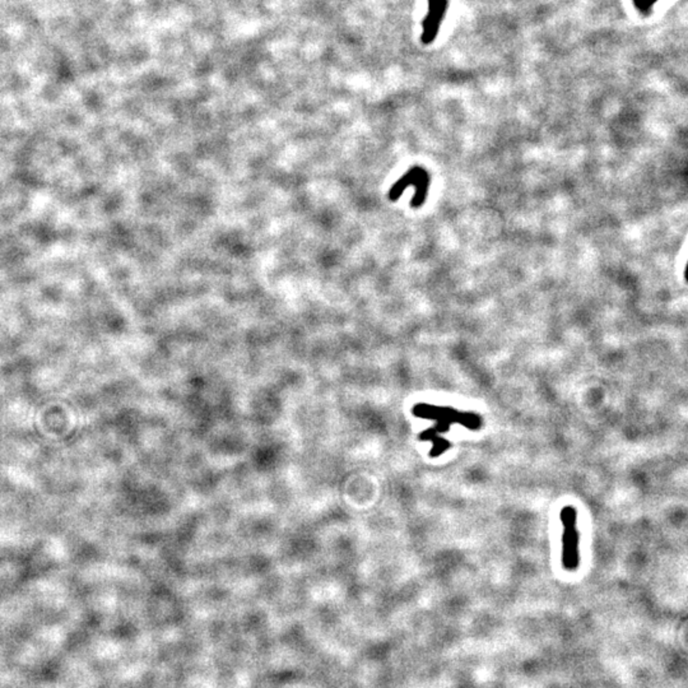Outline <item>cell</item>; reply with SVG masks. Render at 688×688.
<instances>
[{
    "mask_svg": "<svg viewBox=\"0 0 688 688\" xmlns=\"http://www.w3.org/2000/svg\"><path fill=\"white\" fill-rule=\"evenodd\" d=\"M561 521L563 525V552L562 561L565 569L572 571L578 566V512L572 506H566L561 511Z\"/></svg>",
    "mask_w": 688,
    "mask_h": 688,
    "instance_id": "6da1fadb",
    "label": "cell"
},
{
    "mask_svg": "<svg viewBox=\"0 0 688 688\" xmlns=\"http://www.w3.org/2000/svg\"><path fill=\"white\" fill-rule=\"evenodd\" d=\"M448 6L449 0H428V12L422 23V43L428 45L435 41L440 31L442 19L446 16Z\"/></svg>",
    "mask_w": 688,
    "mask_h": 688,
    "instance_id": "7a4b0ae2",
    "label": "cell"
},
{
    "mask_svg": "<svg viewBox=\"0 0 688 688\" xmlns=\"http://www.w3.org/2000/svg\"><path fill=\"white\" fill-rule=\"evenodd\" d=\"M656 1L658 0H634V4H635L636 9H638V12L649 13Z\"/></svg>",
    "mask_w": 688,
    "mask_h": 688,
    "instance_id": "3957f363",
    "label": "cell"
}]
</instances>
